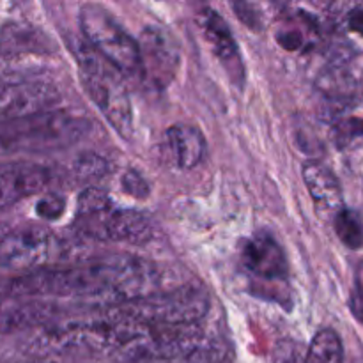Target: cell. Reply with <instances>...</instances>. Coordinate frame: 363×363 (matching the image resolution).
Masks as SVG:
<instances>
[{
    "mask_svg": "<svg viewBox=\"0 0 363 363\" xmlns=\"http://www.w3.org/2000/svg\"><path fill=\"white\" fill-rule=\"evenodd\" d=\"M204 342L199 325L144 326L113 358L124 363H147L190 357Z\"/></svg>",
    "mask_w": 363,
    "mask_h": 363,
    "instance_id": "6",
    "label": "cell"
},
{
    "mask_svg": "<svg viewBox=\"0 0 363 363\" xmlns=\"http://www.w3.org/2000/svg\"><path fill=\"white\" fill-rule=\"evenodd\" d=\"M199 27H201L211 52L230 74V80L238 85L243 84L245 69L240 48H238V43L227 21L215 9L206 7L199 13Z\"/></svg>",
    "mask_w": 363,
    "mask_h": 363,
    "instance_id": "12",
    "label": "cell"
},
{
    "mask_svg": "<svg viewBox=\"0 0 363 363\" xmlns=\"http://www.w3.org/2000/svg\"><path fill=\"white\" fill-rule=\"evenodd\" d=\"M59 99L55 87L41 82L0 84V123H16L48 112Z\"/></svg>",
    "mask_w": 363,
    "mask_h": 363,
    "instance_id": "10",
    "label": "cell"
},
{
    "mask_svg": "<svg viewBox=\"0 0 363 363\" xmlns=\"http://www.w3.org/2000/svg\"><path fill=\"white\" fill-rule=\"evenodd\" d=\"M241 259L247 272L262 282L284 284L289 275L286 254L269 233H259L248 240L241 252Z\"/></svg>",
    "mask_w": 363,
    "mask_h": 363,
    "instance_id": "11",
    "label": "cell"
},
{
    "mask_svg": "<svg viewBox=\"0 0 363 363\" xmlns=\"http://www.w3.org/2000/svg\"><path fill=\"white\" fill-rule=\"evenodd\" d=\"M55 311V305L48 300L0 298V335L45 325L52 319Z\"/></svg>",
    "mask_w": 363,
    "mask_h": 363,
    "instance_id": "15",
    "label": "cell"
},
{
    "mask_svg": "<svg viewBox=\"0 0 363 363\" xmlns=\"http://www.w3.org/2000/svg\"><path fill=\"white\" fill-rule=\"evenodd\" d=\"M335 234L340 243L351 250H358L363 247V220L357 211L350 208H342L333 216Z\"/></svg>",
    "mask_w": 363,
    "mask_h": 363,
    "instance_id": "18",
    "label": "cell"
},
{
    "mask_svg": "<svg viewBox=\"0 0 363 363\" xmlns=\"http://www.w3.org/2000/svg\"><path fill=\"white\" fill-rule=\"evenodd\" d=\"M50 183L46 167L35 163H14L0 167V209L16 204L21 199L39 194Z\"/></svg>",
    "mask_w": 363,
    "mask_h": 363,
    "instance_id": "13",
    "label": "cell"
},
{
    "mask_svg": "<svg viewBox=\"0 0 363 363\" xmlns=\"http://www.w3.org/2000/svg\"><path fill=\"white\" fill-rule=\"evenodd\" d=\"M277 39H279L280 46L291 50V52L301 50L305 46V43H307L303 30L298 27H293V25H291V27L280 28V32L277 34Z\"/></svg>",
    "mask_w": 363,
    "mask_h": 363,
    "instance_id": "24",
    "label": "cell"
},
{
    "mask_svg": "<svg viewBox=\"0 0 363 363\" xmlns=\"http://www.w3.org/2000/svg\"><path fill=\"white\" fill-rule=\"evenodd\" d=\"M303 181L308 194L323 211L333 213V216L344 208V195L340 181L326 165L319 162H308L303 165Z\"/></svg>",
    "mask_w": 363,
    "mask_h": 363,
    "instance_id": "16",
    "label": "cell"
},
{
    "mask_svg": "<svg viewBox=\"0 0 363 363\" xmlns=\"http://www.w3.org/2000/svg\"><path fill=\"white\" fill-rule=\"evenodd\" d=\"M357 315L360 319H363V293L360 294V298H358V308H357Z\"/></svg>",
    "mask_w": 363,
    "mask_h": 363,
    "instance_id": "26",
    "label": "cell"
},
{
    "mask_svg": "<svg viewBox=\"0 0 363 363\" xmlns=\"http://www.w3.org/2000/svg\"><path fill=\"white\" fill-rule=\"evenodd\" d=\"M112 307L144 326L197 325L208 312L209 296L202 287L188 284Z\"/></svg>",
    "mask_w": 363,
    "mask_h": 363,
    "instance_id": "5",
    "label": "cell"
},
{
    "mask_svg": "<svg viewBox=\"0 0 363 363\" xmlns=\"http://www.w3.org/2000/svg\"><path fill=\"white\" fill-rule=\"evenodd\" d=\"M347 27L351 32L363 38V7H357L347 14Z\"/></svg>",
    "mask_w": 363,
    "mask_h": 363,
    "instance_id": "25",
    "label": "cell"
},
{
    "mask_svg": "<svg viewBox=\"0 0 363 363\" xmlns=\"http://www.w3.org/2000/svg\"><path fill=\"white\" fill-rule=\"evenodd\" d=\"M4 234H6V233H4V230L0 229V240H2V238H4Z\"/></svg>",
    "mask_w": 363,
    "mask_h": 363,
    "instance_id": "27",
    "label": "cell"
},
{
    "mask_svg": "<svg viewBox=\"0 0 363 363\" xmlns=\"http://www.w3.org/2000/svg\"><path fill=\"white\" fill-rule=\"evenodd\" d=\"M78 21L89 48L103 57L123 77H140L137 39L110 11L98 4H85L78 14Z\"/></svg>",
    "mask_w": 363,
    "mask_h": 363,
    "instance_id": "4",
    "label": "cell"
},
{
    "mask_svg": "<svg viewBox=\"0 0 363 363\" xmlns=\"http://www.w3.org/2000/svg\"><path fill=\"white\" fill-rule=\"evenodd\" d=\"M55 250V238L41 227H21L0 240V268L30 273L45 268Z\"/></svg>",
    "mask_w": 363,
    "mask_h": 363,
    "instance_id": "9",
    "label": "cell"
},
{
    "mask_svg": "<svg viewBox=\"0 0 363 363\" xmlns=\"http://www.w3.org/2000/svg\"><path fill=\"white\" fill-rule=\"evenodd\" d=\"M74 55L80 69V80L89 98L117 135L130 140L133 135V108L130 92L124 85V77L94 50L89 48L87 43H80L74 48Z\"/></svg>",
    "mask_w": 363,
    "mask_h": 363,
    "instance_id": "3",
    "label": "cell"
},
{
    "mask_svg": "<svg viewBox=\"0 0 363 363\" xmlns=\"http://www.w3.org/2000/svg\"><path fill=\"white\" fill-rule=\"evenodd\" d=\"M74 225L84 236L103 243L144 245L151 240L152 225L135 209L116 208L99 188H87L78 199Z\"/></svg>",
    "mask_w": 363,
    "mask_h": 363,
    "instance_id": "2",
    "label": "cell"
},
{
    "mask_svg": "<svg viewBox=\"0 0 363 363\" xmlns=\"http://www.w3.org/2000/svg\"><path fill=\"white\" fill-rule=\"evenodd\" d=\"M137 45L140 77L156 89L169 87L181 66V48L172 32L160 25H147L142 28Z\"/></svg>",
    "mask_w": 363,
    "mask_h": 363,
    "instance_id": "8",
    "label": "cell"
},
{
    "mask_svg": "<svg viewBox=\"0 0 363 363\" xmlns=\"http://www.w3.org/2000/svg\"><path fill=\"white\" fill-rule=\"evenodd\" d=\"M16 130L9 137V145L34 152L69 147L89 130V123L82 117L52 110L16 121Z\"/></svg>",
    "mask_w": 363,
    "mask_h": 363,
    "instance_id": "7",
    "label": "cell"
},
{
    "mask_svg": "<svg viewBox=\"0 0 363 363\" xmlns=\"http://www.w3.org/2000/svg\"><path fill=\"white\" fill-rule=\"evenodd\" d=\"M163 151L174 167L181 170H191L206 158V138L197 126L191 124H174L165 131Z\"/></svg>",
    "mask_w": 363,
    "mask_h": 363,
    "instance_id": "14",
    "label": "cell"
},
{
    "mask_svg": "<svg viewBox=\"0 0 363 363\" xmlns=\"http://www.w3.org/2000/svg\"><path fill=\"white\" fill-rule=\"evenodd\" d=\"M64 209H66V199L59 194H48L35 204V211L41 218L45 220H57L62 216Z\"/></svg>",
    "mask_w": 363,
    "mask_h": 363,
    "instance_id": "21",
    "label": "cell"
},
{
    "mask_svg": "<svg viewBox=\"0 0 363 363\" xmlns=\"http://www.w3.org/2000/svg\"><path fill=\"white\" fill-rule=\"evenodd\" d=\"M273 363H307V347L296 340H279L273 350Z\"/></svg>",
    "mask_w": 363,
    "mask_h": 363,
    "instance_id": "19",
    "label": "cell"
},
{
    "mask_svg": "<svg viewBox=\"0 0 363 363\" xmlns=\"http://www.w3.org/2000/svg\"><path fill=\"white\" fill-rule=\"evenodd\" d=\"M108 169V163L98 155H92V152H85L80 158L74 162V172L80 179H98Z\"/></svg>",
    "mask_w": 363,
    "mask_h": 363,
    "instance_id": "20",
    "label": "cell"
},
{
    "mask_svg": "<svg viewBox=\"0 0 363 363\" xmlns=\"http://www.w3.org/2000/svg\"><path fill=\"white\" fill-rule=\"evenodd\" d=\"M160 269L147 259L112 255L69 268L35 269L0 282V298L101 300L106 307L138 300L160 291Z\"/></svg>",
    "mask_w": 363,
    "mask_h": 363,
    "instance_id": "1",
    "label": "cell"
},
{
    "mask_svg": "<svg viewBox=\"0 0 363 363\" xmlns=\"http://www.w3.org/2000/svg\"><path fill=\"white\" fill-rule=\"evenodd\" d=\"M123 190L128 195H133L137 199H145L149 195V191H151V186L144 179V176L138 174L137 170H128L123 176Z\"/></svg>",
    "mask_w": 363,
    "mask_h": 363,
    "instance_id": "23",
    "label": "cell"
},
{
    "mask_svg": "<svg viewBox=\"0 0 363 363\" xmlns=\"http://www.w3.org/2000/svg\"><path fill=\"white\" fill-rule=\"evenodd\" d=\"M340 142H350L363 137V116H350L339 121L335 126Z\"/></svg>",
    "mask_w": 363,
    "mask_h": 363,
    "instance_id": "22",
    "label": "cell"
},
{
    "mask_svg": "<svg viewBox=\"0 0 363 363\" xmlns=\"http://www.w3.org/2000/svg\"><path fill=\"white\" fill-rule=\"evenodd\" d=\"M307 363H344V346L339 333L323 328L307 347Z\"/></svg>",
    "mask_w": 363,
    "mask_h": 363,
    "instance_id": "17",
    "label": "cell"
}]
</instances>
